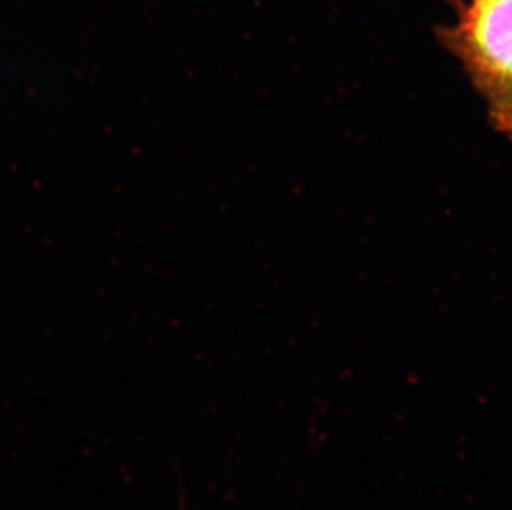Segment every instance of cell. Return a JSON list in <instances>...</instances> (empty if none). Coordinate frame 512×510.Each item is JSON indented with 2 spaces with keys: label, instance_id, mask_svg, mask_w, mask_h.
I'll list each match as a JSON object with an SVG mask.
<instances>
[{
  "label": "cell",
  "instance_id": "1",
  "mask_svg": "<svg viewBox=\"0 0 512 510\" xmlns=\"http://www.w3.org/2000/svg\"><path fill=\"white\" fill-rule=\"evenodd\" d=\"M453 24L438 30L488 108L489 121L512 141V0L456 2Z\"/></svg>",
  "mask_w": 512,
  "mask_h": 510
}]
</instances>
